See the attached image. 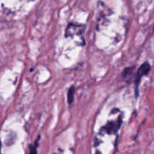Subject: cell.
Listing matches in <instances>:
<instances>
[{"instance_id":"obj_7","label":"cell","mask_w":154,"mask_h":154,"mask_svg":"<svg viewBox=\"0 0 154 154\" xmlns=\"http://www.w3.org/2000/svg\"><path fill=\"white\" fill-rule=\"evenodd\" d=\"M1 150H2V141H1V139H0V154L2 153Z\"/></svg>"},{"instance_id":"obj_5","label":"cell","mask_w":154,"mask_h":154,"mask_svg":"<svg viewBox=\"0 0 154 154\" xmlns=\"http://www.w3.org/2000/svg\"><path fill=\"white\" fill-rule=\"evenodd\" d=\"M40 135H38L37 140L35 141L34 144H31L29 146V154H38L37 148L38 147V141L40 140Z\"/></svg>"},{"instance_id":"obj_6","label":"cell","mask_w":154,"mask_h":154,"mask_svg":"<svg viewBox=\"0 0 154 154\" xmlns=\"http://www.w3.org/2000/svg\"><path fill=\"white\" fill-rule=\"evenodd\" d=\"M135 69V66L133 67H128L126 68V69L123 70V77L126 79L128 78H131V75H132V72H133V70Z\"/></svg>"},{"instance_id":"obj_2","label":"cell","mask_w":154,"mask_h":154,"mask_svg":"<svg viewBox=\"0 0 154 154\" xmlns=\"http://www.w3.org/2000/svg\"><path fill=\"white\" fill-rule=\"evenodd\" d=\"M151 69V66H150V63L148 62H144L143 64L141 65L139 68H138V71H137L136 75L135 78V98H138V94H139V90H138V87H139L140 83H141V80L143 77L146 76L149 74Z\"/></svg>"},{"instance_id":"obj_3","label":"cell","mask_w":154,"mask_h":154,"mask_svg":"<svg viewBox=\"0 0 154 154\" xmlns=\"http://www.w3.org/2000/svg\"><path fill=\"white\" fill-rule=\"evenodd\" d=\"M84 29H85V27L81 24L69 23L66 28L65 36H66V38H72L76 35V37H80L81 39H82Z\"/></svg>"},{"instance_id":"obj_4","label":"cell","mask_w":154,"mask_h":154,"mask_svg":"<svg viewBox=\"0 0 154 154\" xmlns=\"http://www.w3.org/2000/svg\"><path fill=\"white\" fill-rule=\"evenodd\" d=\"M75 89L74 86H72L69 89V91L67 93V100L68 103L69 105H72L74 102V99H75Z\"/></svg>"},{"instance_id":"obj_8","label":"cell","mask_w":154,"mask_h":154,"mask_svg":"<svg viewBox=\"0 0 154 154\" xmlns=\"http://www.w3.org/2000/svg\"><path fill=\"white\" fill-rule=\"evenodd\" d=\"M95 154H102V153H101L100 151H99V150H97V151H96V153H95Z\"/></svg>"},{"instance_id":"obj_1","label":"cell","mask_w":154,"mask_h":154,"mask_svg":"<svg viewBox=\"0 0 154 154\" xmlns=\"http://www.w3.org/2000/svg\"><path fill=\"white\" fill-rule=\"evenodd\" d=\"M123 123V114H120L116 120H108L106 124L104 125L100 129L96 137H102L104 135H117L118 130L120 129Z\"/></svg>"}]
</instances>
